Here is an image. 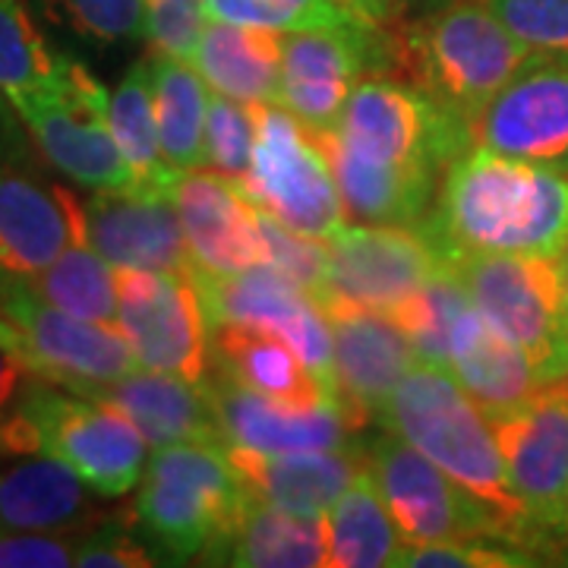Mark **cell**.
<instances>
[{"label":"cell","mask_w":568,"mask_h":568,"mask_svg":"<svg viewBox=\"0 0 568 568\" xmlns=\"http://www.w3.org/2000/svg\"><path fill=\"white\" fill-rule=\"evenodd\" d=\"M559 272H562V284H566V304H568V241L559 253Z\"/></svg>","instance_id":"c3c4849f"},{"label":"cell","mask_w":568,"mask_h":568,"mask_svg":"<svg viewBox=\"0 0 568 568\" xmlns=\"http://www.w3.org/2000/svg\"><path fill=\"white\" fill-rule=\"evenodd\" d=\"M508 484L528 508L549 552H562L568 525V383H547L528 405L493 420Z\"/></svg>","instance_id":"2e32d148"},{"label":"cell","mask_w":568,"mask_h":568,"mask_svg":"<svg viewBox=\"0 0 568 568\" xmlns=\"http://www.w3.org/2000/svg\"><path fill=\"white\" fill-rule=\"evenodd\" d=\"M212 366L294 410L335 402L287 338L253 325L212 328Z\"/></svg>","instance_id":"4316f807"},{"label":"cell","mask_w":568,"mask_h":568,"mask_svg":"<svg viewBox=\"0 0 568 568\" xmlns=\"http://www.w3.org/2000/svg\"><path fill=\"white\" fill-rule=\"evenodd\" d=\"M77 395L118 407L152 448L181 446V443H222L205 386H193L171 373L133 369L114 383L80 388Z\"/></svg>","instance_id":"cb8c5ba5"},{"label":"cell","mask_w":568,"mask_h":568,"mask_svg":"<svg viewBox=\"0 0 568 568\" xmlns=\"http://www.w3.org/2000/svg\"><path fill=\"white\" fill-rule=\"evenodd\" d=\"M89 244L114 268L193 275L181 215L164 190H92L85 203Z\"/></svg>","instance_id":"44dd1931"},{"label":"cell","mask_w":568,"mask_h":568,"mask_svg":"<svg viewBox=\"0 0 568 568\" xmlns=\"http://www.w3.org/2000/svg\"><path fill=\"white\" fill-rule=\"evenodd\" d=\"M316 140L354 159L439 183L448 164L474 145L470 123L429 99L424 89L383 73L357 82L338 126Z\"/></svg>","instance_id":"8992f818"},{"label":"cell","mask_w":568,"mask_h":568,"mask_svg":"<svg viewBox=\"0 0 568 568\" xmlns=\"http://www.w3.org/2000/svg\"><path fill=\"white\" fill-rule=\"evenodd\" d=\"M260 227H263L265 263L275 265L294 284H301L320 304L325 297V272H328L325 241L291 231L287 224L272 219L263 209H260Z\"/></svg>","instance_id":"8d00e7d4"},{"label":"cell","mask_w":568,"mask_h":568,"mask_svg":"<svg viewBox=\"0 0 568 568\" xmlns=\"http://www.w3.org/2000/svg\"><path fill=\"white\" fill-rule=\"evenodd\" d=\"M73 241H89L85 205L63 186L0 168V272L32 278Z\"/></svg>","instance_id":"7402d4cb"},{"label":"cell","mask_w":568,"mask_h":568,"mask_svg":"<svg viewBox=\"0 0 568 568\" xmlns=\"http://www.w3.org/2000/svg\"><path fill=\"white\" fill-rule=\"evenodd\" d=\"M388 39V77L424 89L467 123L534 58L484 0H452L417 20H395Z\"/></svg>","instance_id":"3957f363"},{"label":"cell","mask_w":568,"mask_h":568,"mask_svg":"<svg viewBox=\"0 0 568 568\" xmlns=\"http://www.w3.org/2000/svg\"><path fill=\"white\" fill-rule=\"evenodd\" d=\"M0 342L10 347L32 376L51 386L80 392L114 383L140 369L118 325L80 320L48 304L26 278L0 272Z\"/></svg>","instance_id":"ba28073f"},{"label":"cell","mask_w":568,"mask_h":568,"mask_svg":"<svg viewBox=\"0 0 568 568\" xmlns=\"http://www.w3.org/2000/svg\"><path fill=\"white\" fill-rule=\"evenodd\" d=\"M328 3L364 26H392L402 13L398 0H328Z\"/></svg>","instance_id":"bcb514c9"},{"label":"cell","mask_w":568,"mask_h":568,"mask_svg":"<svg viewBox=\"0 0 568 568\" xmlns=\"http://www.w3.org/2000/svg\"><path fill=\"white\" fill-rule=\"evenodd\" d=\"M108 102L111 92L102 80L82 61L61 54L54 80L10 104L44 159L70 181L85 190H133L136 181L111 133Z\"/></svg>","instance_id":"9c48e42d"},{"label":"cell","mask_w":568,"mask_h":568,"mask_svg":"<svg viewBox=\"0 0 568 568\" xmlns=\"http://www.w3.org/2000/svg\"><path fill=\"white\" fill-rule=\"evenodd\" d=\"M108 118H111V133L118 140V149L136 186L168 193L171 181L178 178V168H171L162 152L149 58L133 63L123 73V80L114 85L111 102H108Z\"/></svg>","instance_id":"1f68e13d"},{"label":"cell","mask_w":568,"mask_h":568,"mask_svg":"<svg viewBox=\"0 0 568 568\" xmlns=\"http://www.w3.org/2000/svg\"><path fill=\"white\" fill-rule=\"evenodd\" d=\"M256 140V111L253 104L212 95L205 118V164L227 181L241 183L250 171Z\"/></svg>","instance_id":"d590c367"},{"label":"cell","mask_w":568,"mask_h":568,"mask_svg":"<svg viewBox=\"0 0 568 568\" xmlns=\"http://www.w3.org/2000/svg\"><path fill=\"white\" fill-rule=\"evenodd\" d=\"M474 145L568 174V54H534L470 123Z\"/></svg>","instance_id":"e0dca14e"},{"label":"cell","mask_w":568,"mask_h":568,"mask_svg":"<svg viewBox=\"0 0 568 568\" xmlns=\"http://www.w3.org/2000/svg\"><path fill=\"white\" fill-rule=\"evenodd\" d=\"M256 140L244 193L291 231L328 241L347 224L323 142L282 104H253Z\"/></svg>","instance_id":"30bf717a"},{"label":"cell","mask_w":568,"mask_h":568,"mask_svg":"<svg viewBox=\"0 0 568 568\" xmlns=\"http://www.w3.org/2000/svg\"><path fill=\"white\" fill-rule=\"evenodd\" d=\"M205 3H209V17H212V20L291 32L284 13L272 3V0H205Z\"/></svg>","instance_id":"ee69618b"},{"label":"cell","mask_w":568,"mask_h":568,"mask_svg":"<svg viewBox=\"0 0 568 568\" xmlns=\"http://www.w3.org/2000/svg\"><path fill=\"white\" fill-rule=\"evenodd\" d=\"M366 470L386 499L405 544L439 540H508L503 521L474 493L455 484L424 452L395 433L373 436L364 446ZM518 547V544H515ZM525 549V547H521Z\"/></svg>","instance_id":"8fae6325"},{"label":"cell","mask_w":568,"mask_h":568,"mask_svg":"<svg viewBox=\"0 0 568 568\" xmlns=\"http://www.w3.org/2000/svg\"><path fill=\"white\" fill-rule=\"evenodd\" d=\"M152 89L155 114L162 133V152L171 168L193 171L205 164V118H209V89L200 70L190 61L171 54H152Z\"/></svg>","instance_id":"4dcf8cb0"},{"label":"cell","mask_w":568,"mask_h":568,"mask_svg":"<svg viewBox=\"0 0 568 568\" xmlns=\"http://www.w3.org/2000/svg\"><path fill=\"white\" fill-rule=\"evenodd\" d=\"M205 395L215 410V424L222 446L250 448L265 455H291V452H332V448L357 446L354 426L347 424L342 407L325 402L310 410H294L253 388L241 386L227 373L212 366L205 379Z\"/></svg>","instance_id":"d6986e66"},{"label":"cell","mask_w":568,"mask_h":568,"mask_svg":"<svg viewBox=\"0 0 568 568\" xmlns=\"http://www.w3.org/2000/svg\"><path fill=\"white\" fill-rule=\"evenodd\" d=\"M193 284L203 297L212 328L219 325H253L287 338L297 347L325 392L335 398V364H332V325L325 310L275 265L256 263L234 275H209L193 268ZM338 405V398H335Z\"/></svg>","instance_id":"9a60e30c"},{"label":"cell","mask_w":568,"mask_h":568,"mask_svg":"<svg viewBox=\"0 0 568 568\" xmlns=\"http://www.w3.org/2000/svg\"><path fill=\"white\" fill-rule=\"evenodd\" d=\"M369 73H392L388 26L354 22L347 29L284 32L278 104L313 136H328L357 82Z\"/></svg>","instance_id":"4fadbf2b"},{"label":"cell","mask_w":568,"mask_h":568,"mask_svg":"<svg viewBox=\"0 0 568 568\" xmlns=\"http://www.w3.org/2000/svg\"><path fill=\"white\" fill-rule=\"evenodd\" d=\"M36 383L32 369L22 364L10 347L0 342V417L26 395V388Z\"/></svg>","instance_id":"f6af8a7d"},{"label":"cell","mask_w":568,"mask_h":568,"mask_svg":"<svg viewBox=\"0 0 568 568\" xmlns=\"http://www.w3.org/2000/svg\"><path fill=\"white\" fill-rule=\"evenodd\" d=\"M424 227L458 253L559 256L568 241V174L470 145L448 164Z\"/></svg>","instance_id":"6da1fadb"},{"label":"cell","mask_w":568,"mask_h":568,"mask_svg":"<svg viewBox=\"0 0 568 568\" xmlns=\"http://www.w3.org/2000/svg\"><path fill=\"white\" fill-rule=\"evenodd\" d=\"M118 328L140 369L205 386L212 376V323L190 275L118 268Z\"/></svg>","instance_id":"7c38bea8"},{"label":"cell","mask_w":568,"mask_h":568,"mask_svg":"<svg viewBox=\"0 0 568 568\" xmlns=\"http://www.w3.org/2000/svg\"><path fill=\"white\" fill-rule=\"evenodd\" d=\"M48 304L89 323H118V268L89 241H73L44 272L26 278Z\"/></svg>","instance_id":"d6a6232c"},{"label":"cell","mask_w":568,"mask_h":568,"mask_svg":"<svg viewBox=\"0 0 568 568\" xmlns=\"http://www.w3.org/2000/svg\"><path fill=\"white\" fill-rule=\"evenodd\" d=\"M82 530L73 534H0V568L77 566Z\"/></svg>","instance_id":"b9f144b4"},{"label":"cell","mask_w":568,"mask_h":568,"mask_svg":"<svg viewBox=\"0 0 568 568\" xmlns=\"http://www.w3.org/2000/svg\"><path fill=\"white\" fill-rule=\"evenodd\" d=\"M284 32L209 20L190 63L219 95L244 104H278Z\"/></svg>","instance_id":"83f0119b"},{"label":"cell","mask_w":568,"mask_h":568,"mask_svg":"<svg viewBox=\"0 0 568 568\" xmlns=\"http://www.w3.org/2000/svg\"><path fill=\"white\" fill-rule=\"evenodd\" d=\"M205 22V0H142V36L159 54L190 61Z\"/></svg>","instance_id":"ab89813d"},{"label":"cell","mask_w":568,"mask_h":568,"mask_svg":"<svg viewBox=\"0 0 568 568\" xmlns=\"http://www.w3.org/2000/svg\"><path fill=\"white\" fill-rule=\"evenodd\" d=\"M325 256L328 272L320 304L345 301L386 316L414 301L448 263L424 222L414 227L347 222L335 237L325 241Z\"/></svg>","instance_id":"5bb4252c"},{"label":"cell","mask_w":568,"mask_h":568,"mask_svg":"<svg viewBox=\"0 0 568 568\" xmlns=\"http://www.w3.org/2000/svg\"><path fill=\"white\" fill-rule=\"evenodd\" d=\"M92 489L51 455H20L0 470V534H73L99 521Z\"/></svg>","instance_id":"484cf974"},{"label":"cell","mask_w":568,"mask_h":568,"mask_svg":"<svg viewBox=\"0 0 568 568\" xmlns=\"http://www.w3.org/2000/svg\"><path fill=\"white\" fill-rule=\"evenodd\" d=\"M534 54H568V0H484Z\"/></svg>","instance_id":"74e56055"},{"label":"cell","mask_w":568,"mask_h":568,"mask_svg":"<svg viewBox=\"0 0 568 568\" xmlns=\"http://www.w3.org/2000/svg\"><path fill=\"white\" fill-rule=\"evenodd\" d=\"M566 383H568V376H566Z\"/></svg>","instance_id":"f907efd6"},{"label":"cell","mask_w":568,"mask_h":568,"mask_svg":"<svg viewBox=\"0 0 568 568\" xmlns=\"http://www.w3.org/2000/svg\"><path fill=\"white\" fill-rule=\"evenodd\" d=\"M61 54L48 48L26 0H0V95L17 102L58 77Z\"/></svg>","instance_id":"836d02e7"},{"label":"cell","mask_w":568,"mask_h":568,"mask_svg":"<svg viewBox=\"0 0 568 568\" xmlns=\"http://www.w3.org/2000/svg\"><path fill=\"white\" fill-rule=\"evenodd\" d=\"M287 20L291 32H316V29H347L354 17L332 7L328 0H272Z\"/></svg>","instance_id":"7bdbcfd3"},{"label":"cell","mask_w":568,"mask_h":568,"mask_svg":"<svg viewBox=\"0 0 568 568\" xmlns=\"http://www.w3.org/2000/svg\"><path fill=\"white\" fill-rule=\"evenodd\" d=\"M562 552H568V525H566V537H562Z\"/></svg>","instance_id":"681fc988"},{"label":"cell","mask_w":568,"mask_h":568,"mask_svg":"<svg viewBox=\"0 0 568 568\" xmlns=\"http://www.w3.org/2000/svg\"><path fill=\"white\" fill-rule=\"evenodd\" d=\"M80 568H152L159 566V556L142 540L140 530L126 521L99 518L92 528L82 530L77 547Z\"/></svg>","instance_id":"60d3db41"},{"label":"cell","mask_w":568,"mask_h":568,"mask_svg":"<svg viewBox=\"0 0 568 568\" xmlns=\"http://www.w3.org/2000/svg\"><path fill=\"white\" fill-rule=\"evenodd\" d=\"M332 325L335 398L357 433L383 420V410L420 361L407 332L386 313L366 306L325 301L320 304Z\"/></svg>","instance_id":"ac0fdd59"},{"label":"cell","mask_w":568,"mask_h":568,"mask_svg":"<svg viewBox=\"0 0 568 568\" xmlns=\"http://www.w3.org/2000/svg\"><path fill=\"white\" fill-rule=\"evenodd\" d=\"M222 566L323 568L328 566L323 518L294 515L250 496L237 530L224 547Z\"/></svg>","instance_id":"f1b7e54d"},{"label":"cell","mask_w":568,"mask_h":568,"mask_svg":"<svg viewBox=\"0 0 568 568\" xmlns=\"http://www.w3.org/2000/svg\"><path fill=\"white\" fill-rule=\"evenodd\" d=\"M405 3H414V7H420V10H433V7H443V3H452V0H398V7H405Z\"/></svg>","instance_id":"7dc6e473"},{"label":"cell","mask_w":568,"mask_h":568,"mask_svg":"<svg viewBox=\"0 0 568 568\" xmlns=\"http://www.w3.org/2000/svg\"><path fill=\"white\" fill-rule=\"evenodd\" d=\"M323 525L328 568L395 566L405 547V537L366 467L325 511Z\"/></svg>","instance_id":"f546056e"},{"label":"cell","mask_w":568,"mask_h":568,"mask_svg":"<svg viewBox=\"0 0 568 568\" xmlns=\"http://www.w3.org/2000/svg\"><path fill=\"white\" fill-rule=\"evenodd\" d=\"M190 244L193 265L209 275H234L250 265L265 263L260 205L244 186L219 171H178L168 186Z\"/></svg>","instance_id":"ffe728a7"},{"label":"cell","mask_w":568,"mask_h":568,"mask_svg":"<svg viewBox=\"0 0 568 568\" xmlns=\"http://www.w3.org/2000/svg\"><path fill=\"white\" fill-rule=\"evenodd\" d=\"M250 496L222 443L164 446L142 470L133 521L159 562L222 566Z\"/></svg>","instance_id":"277c9868"},{"label":"cell","mask_w":568,"mask_h":568,"mask_svg":"<svg viewBox=\"0 0 568 568\" xmlns=\"http://www.w3.org/2000/svg\"><path fill=\"white\" fill-rule=\"evenodd\" d=\"M379 424L417 452H424L455 484L474 493L503 521L508 537L528 549L534 559L537 552H549L547 540L530 521L528 508L521 506V499L508 484L493 420L446 366L429 361H417L410 366V373L383 410Z\"/></svg>","instance_id":"7a4b0ae2"},{"label":"cell","mask_w":568,"mask_h":568,"mask_svg":"<svg viewBox=\"0 0 568 568\" xmlns=\"http://www.w3.org/2000/svg\"><path fill=\"white\" fill-rule=\"evenodd\" d=\"M44 26L85 44H121L142 36V0H26Z\"/></svg>","instance_id":"e575fe53"},{"label":"cell","mask_w":568,"mask_h":568,"mask_svg":"<svg viewBox=\"0 0 568 568\" xmlns=\"http://www.w3.org/2000/svg\"><path fill=\"white\" fill-rule=\"evenodd\" d=\"M224 448L234 470L241 474V480L256 499L313 518H323L366 467V452L361 443L332 452H291V455Z\"/></svg>","instance_id":"d4e9b609"},{"label":"cell","mask_w":568,"mask_h":568,"mask_svg":"<svg viewBox=\"0 0 568 568\" xmlns=\"http://www.w3.org/2000/svg\"><path fill=\"white\" fill-rule=\"evenodd\" d=\"M537 562L528 549L508 540H439V544H405L395 566L410 568H506Z\"/></svg>","instance_id":"f35d334b"},{"label":"cell","mask_w":568,"mask_h":568,"mask_svg":"<svg viewBox=\"0 0 568 568\" xmlns=\"http://www.w3.org/2000/svg\"><path fill=\"white\" fill-rule=\"evenodd\" d=\"M149 443L118 407L36 379L0 417V455H51L70 465L85 487L118 499L140 487Z\"/></svg>","instance_id":"5b68a950"},{"label":"cell","mask_w":568,"mask_h":568,"mask_svg":"<svg viewBox=\"0 0 568 568\" xmlns=\"http://www.w3.org/2000/svg\"><path fill=\"white\" fill-rule=\"evenodd\" d=\"M477 313L528 354L547 383L568 376V304L559 256L458 253L448 260Z\"/></svg>","instance_id":"52a82bcc"},{"label":"cell","mask_w":568,"mask_h":568,"mask_svg":"<svg viewBox=\"0 0 568 568\" xmlns=\"http://www.w3.org/2000/svg\"><path fill=\"white\" fill-rule=\"evenodd\" d=\"M446 369L489 420L506 417L547 386L528 354L467 304L448 335Z\"/></svg>","instance_id":"603a6c76"}]
</instances>
